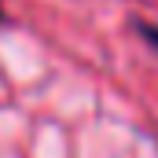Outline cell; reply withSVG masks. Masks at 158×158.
I'll list each match as a JSON object with an SVG mask.
<instances>
[{
    "label": "cell",
    "mask_w": 158,
    "mask_h": 158,
    "mask_svg": "<svg viewBox=\"0 0 158 158\" xmlns=\"http://www.w3.org/2000/svg\"><path fill=\"white\" fill-rule=\"evenodd\" d=\"M136 33H140V37L158 52V26H155V22H136Z\"/></svg>",
    "instance_id": "cell-1"
},
{
    "label": "cell",
    "mask_w": 158,
    "mask_h": 158,
    "mask_svg": "<svg viewBox=\"0 0 158 158\" xmlns=\"http://www.w3.org/2000/svg\"><path fill=\"white\" fill-rule=\"evenodd\" d=\"M0 22H4V0H0Z\"/></svg>",
    "instance_id": "cell-2"
}]
</instances>
